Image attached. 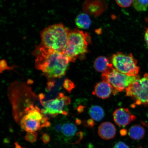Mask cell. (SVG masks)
Listing matches in <instances>:
<instances>
[{
    "instance_id": "obj_1",
    "label": "cell",
    "mask_w": 148,
    "mask_h": 148,
    "mask_svg": "<svg viewBox=\"0 0 148 148\" xmlns=\"http://www.w3.org/2000/svg\"><path fill=\"white\" fill-rule=\"evenodd\" d=\"M36 66L49 78H60L66 73L69 59L63 53L40 44L36 50Z\"/></svg>"
},
{
    "instance_id": "obj_2",
    "label": "cell",
    "mask_w": 148,
    "mask_h": 148,
    "mask_svg": "<svg viewBox=\"0 0 148 148\" xmlns=\"http://www.w3.org/2000/svg\"><path fill=\"white\" fill-rule=\"evenodd\" d=\"M69 29L62 23L50 26L42 30L40 44L58 52L63 53L67 45Z\"/></svg>"
},
{
    "instance_id": "obj_3",
    "label": "cell",
    "mask_w": 148,
    "mask_h": 148,
    "mask_svg": "<svg viewBox=\"0 0 148 148\" xmlns=\"http://www.w3.org/2000/svg\"><path fill=\"white\" fill-rule=\"evenodd\" d=\"M91 39L88 33L77 29H69L67 45L63 53L74 62L79 56H83L88 52V47Z\"/></svg>"
},
{
    "instance_id": "obj_4",
    "label": "cell",
    "mask_w": 148,
    "mask_h": 148,
    "mask_svg": "<svg viewBox=\"0 0 148 148\" xmlns=\"http://www.w3.org/2000/svg\"><path fill=\"white\" fill-rule=\"evenodd\" d=\"M111 62L117 71L128 76L138 75L140 71L137 60L131 53L127 55L121 52L116 53L111 57Z\"/></svg>"
},
{
    "instance_id": "obj_5",
    "label": "cell",
    "mask_w": 148,
    "mask_h": 148,
    "mask_svg": "<svg viewBox=\"0 0 148 148\" xmlns=\"http://www.w3.org/2000/svg\"><path fill=\"white\" fill-rule=\"evenodd\" d=\"M126 96L132 98L133 105H148V73L139 77L126 89Z\"/></svg>"
},
{
    "instance_id": "obj_6",
    "label": "cell",
    "mask_w": 148,
    "mask_h": 148,
    "mask_svg": "<svg viewBox=\"0 0 148 148\" xmlns=\"http://www.w3.org/2000/svg\"><path fill=\"white\" fill-rule=\"evenodd\" d=\"M138 77V75L130 76L120 73L113 66L102 73L101 75L102 81L110 83L118 92L125 90Z\"/></svg>"
},
{
    "instance_id": "obj_7",
    "label": "cell",
    "mask_w": 148,
    "mask_h": 148,
    "mask_svg": "<svg viewBox=\"0 0 148 148\" xmlns=\"http://www.w3.org/2000/svg\"><path fill=\"white\" fill-rule=\"evenodd\" d=\"M25 110L27 114L23 116L20 121L21 127L27 132H35L41 128V122L44 116L41 111L32 105Z\"/></svg>"
},
{
    "instance_id": "obj_8",
    "label": "cell",
    "mask_w": 148,
    "mask_h": 148,
    "mask_svg": "<svg viewBox=\"0 0 148 148\" xmlns=\"http://www.w3.org/2000/svg\"><path fill=\"white\" fill-rule=\"evenodd\" d=\"M70 102L71 99L69 97L64 95L62 93H60L56 99L42 102V105L44 107V110L42 111V113L53 116L59 114L67 115L68 113L64 110V108Z\"/></svg>"
},
{
    "instance_id": "obj_9",
    "label": "cell",
    "mask_w": 148,
    "mask_h": 148,
    "mask_svg": "<svg viewBox=\"0 0 148 148\" xmlns=\"http://www.w3.org/2000/svg\"><path fill=\"white\" fill-rule=\"evenodd\" d=\"M107 8L105 0H85L83 4V12L93 16L101 15Z\"/></svg>"
},
{
    "instance_id": "obj_10",
    "label": "cell",
    "mask_w": 148,
    "mask_h": 148,
    "mask_svg": "<svg viewBox=\"0 0 148 148\" xmlns=\"http://www.w3.org/2000/svg\"><path fill=\"white\" fill-rule=\"evenodd\" d=\"M113 118L116 124L119 127H125L136 119V116L130 112L128 108L116 109L113 113Z\"/></svg>"
},
{
    "instance_id": "obj_11",
    "label": "cell",
    "mask_w": 148,
    "mask_h": 148,
    "mask_svg": "<svg viewBox=\"0 0 148 148\" xmlns=\"http://www.w3.org/2000/svg\"><path fill=\"white\" fill-rule=\"evenodd\" d=\"M110 83L102 81L96 84L92 94L102 99L108 98L113 93L116 95L118 93Z\"/></svg>"
},
{
    "instance_id": "obj_12",
    "label": "cell",
    "mask_w": 148,
    "mask_h": 148,
    "mask_svg": "<svg viewBox=\"0 0 148 148\" xmlns=\"http://www.w3.org/2000/svg\"><path fill=\"white\" fill-rule=\"evenodd\" d=\"M116 129L112 123L105 122L101 124L98 130V133L100 137L105 140H110L114 138L116 135Z\"/></svg>"
},
{
    "instance_id": "obj_13",
    "label": "cell",
    "mask_w": 148,
    "mask_h": 148,
    "mask_svg": "<svg viewBox=\"0 0 148 148\" xmlns=\"http://www.w3.org/2000/svg\"><path fill=\"white\" fill-rule=\"evenodd\" d=\"M94 66L96 71L103 73L109 68L112 66V65L110 63L107 57L100 56L96 59L94 61Z\"/></svg>"
},
{
    "instance_id": "obj_14",
    "label": "cell",
    "mask_w": 148,
    "mask_h": 148,
    "mask_svg": "<svg viewBox=\"0 0 148 148\" xmlns=\"http://www.w3.org/2000/svg\"><path fill=\"white\" fill-rule=\"evenodd\" d=\"M128 134L130 137L133 140H140L143 138L145 136V130L141 125H135L130 128Z\"/></svg>"
},
{
    "instance_id": "obj_15",
    "label": "cell",
    "mask_w": 148,
    "mask_h": 148,
    "mask_svg": "<svg viewBox=\"0 0 148 148\" xmlns=\"http://www.w3.org/2000/svg\"><path fill=\"white\" fill-rule=\"evenodd\" d=\"M75 23L79 28L87 29L91 25V20L88 14L85 13L79 14L75 18Z\"/></svg>"
},
{
    "instance_id": "obj_16",
    "label": "cell",
    "mask_w": 148,
    "mask_h": 148,
    "mask_svg": "<svg viewBox=\"0 0 148 148\" xmlns=\"http://www.w3.org/2000/svg\"><path fill=\"white\" fill-rule=\"evenodd\" d=\"M88 112L92 119L97 121H100L104 117L105 115L103 109L97 105H94L90 107Z\"/></svg>"
},
{
    "instance_id": "obj_17",
    "label": "cell",
    "mask_w": 148,
    "mask_h": 148,
    "mask_svg": "<svg viewBox=\"0 0 148 148\" xmlns=\"http://www.w3.org/2000/svg\"><path fill=\"white\" fill-rule=\"evenodd\" d=\"M77 127L73 123H67L62 125V132L64 136L66 138L73 137L77 134Z\"/></svg>"
},
{
    "instance_id": "obj_18",
    "label": "cell",
    "mask_w": 148,
    "mask_h": 148,
    "mask_svg": "<svg viewBox=\"0 0 148 148\" xmlns=\"http://www.w3.org/2000/svg\"><path fill=\"white\" fill-rule=\"evenodd\" d=\"M133 6L138 12H144L148 7V0H133Z\"/></svg>"
},
{
    "instance_id": "obj_19",
    "label": "cell",
    "mask_w": 148,
    "mask_h": 148,
    "mask_svg": "<svg viewBox=\"0 0 148 148\" xmlns=\"http://www.w3.org/2000/svg\"><path fill=\"white\" fill-rule=\"evenodd\" d=\"M37 138H38V134L36 132H27L25 137V140L31 143H34L36 142Z\"/></svg>"
},
{
    "instance_id": "obj_20",
    "label": "cell",
    "mask_w": 148,
    "mask_h": 148,
    "mask_svg": "<svg viewBox=\"0 0 148 148\" xmlns=\"http://www.w3.org/2000/svg\"><path fill=\"white\" fill-rule=\"evenodd\" d=\"M116 3L122 8H127L130 6L133 2V0H115Z\"/></svg>"
},
{
    "instance_id": "obj_21",
    "label": "cell",
    "mask_w": 148,
    "mask_h": 148,
    "mask_svg": "<svg viewBox=\"0 0 148 148\" xmlns=\"http://www.w3.org/2000/svg\"><path fill=\"white\" fill-rule=\"evenodd\" d=\"M63 87L67 90L68 92H70L71 90L75 88V84L70 79H66L64 81L63 84Z\"/></svg>"
},
{
    "instance_id": "obj_22",
    "label": "cell",
    "mask_w": 148,
    "mask_h": 148,
    "mask_svg": "<svg viewBox=\"0 0 148 148\" xmlns=\"http://www.w3.org/2000/svg\"><path fill=\"white\" fill-rule=\"evenodd\" d=\"M41 140L44 144H47L49 143L50 140V137L49 135L45 133V134H42Z\"/></svg>"
},
{
    "instance_id": "obj_23",
    "label": "cell",
    "mask_w": 148,
    "mask_h": 148,
    "mask_svg": "<svg viewBox=\"0 0 148 148\" xmlns=\"http://www.w3.org/2000/svg\"><path fill=\"white\" fill-rule=\"evenodd\" d=\"M84 123L85 126L90 127V128L93 127L94 125H95L94 120L92 119H88L86 121H85Z\"/></svg>"
},
{
    "instance_id": "obj_24",
    "label": "cell",
    "mask_w": 148,
    "mask_h": 148,
    "mask_svg": "<svg viewBox=\"0 0 148 148\" xmlns=\"http://www.w3.org/2000/svg\"><path fill=\"white\" fill-rule=\"evenodd\" d=\"M114 148H130L127 144L123 142L120 141L116 143Z\"/></svg>"
},
{
    "instance_id": "obj_25",
    "label": "cell",
    "mask_w": 148,
    "mask_h": 148,
    "mask_svg": "<svg viewBox=\"0 0 148 148\" xmlns=\"http://www.w3.org/2000/svg\"><path fill=\"white\" fill-rule=\"evenodd\" d=\"M0 65H1V73L2 71L9 69V67L8 65H7V62L5 60H3L1 61Z\"/></svg>"
},
{
    "instance_id": "obj_26",
    "label": "cell",
    "mask_w": 148,
    "mask_h": 148,
    "mask_svg": "<svg viewBox=\"0 0 148 148\" xmlns=\"http://www.w3.org/2000/svg\"><path fill=\"white\" fill-rule=\"evenodd\" d=\"M62 126L60 124H58L56 125L55 130L57 132H60L62 131Z\"/></svg>"
},
{
    "instance_id": "obj_27",
    "label": "cell",
    "mask_w": 148,
    "mask_h": 148,
    "mask_svg": "<svg viewBox=\"0 0 148 148\" xmlns=\"http://www.w3.org/2000/svg\"><path fill=\"white\" fill-rule=\"evenodd\" d=\"M120 133L121 136H126L127 134V130L125 129H122L120 131Z\"/></svg>"
},
{
    "instance_id": "obj_28",
    "label": "cell",
    "mask_w": 148,
    "mask_h": 148,
    "mask_svg": "<svg viewBox=\"0 0 148 148\" xmlns=\"http://www.w3.org/2000/svg\"><path fill=\"white\" fill-rule=\"evenodd\" d=\"M144 39H145L146 43L148 46V28L146 29L145 36H144Z\"/></svg>"
},
{
    "instance_id": "obj_29",
    "label": "cell",
    "mask_w": 148,
    "mask_h": 148,
    "mask_svg": "<svg viewBox=\"0 0 148 148\" xmlns=\"http://www.w3.org/2000/svg\"><path fill=\"white\" fill-rule=\"evenodd\" d=\"M15 147L14 148H25L22 147L21 146L19 145L17 142H16L14 143Z\"/></svg>"
},
{
    "instance_id": "obj_30",
    "label": "cell",
    "mask_w": 148,
    "mask_h": 148,
    "mask_svg": "<svg viewBox=\"0 0 148 148\" xmlns=\"http://www.w3.org/2000/svg\"><path fill=\"white\" fill-rule=\"evenodd\" d=\"M76 123L77 125H80L81 123V121L79 119H77L76 120Z\"/></svg>"
}]
</instances>
